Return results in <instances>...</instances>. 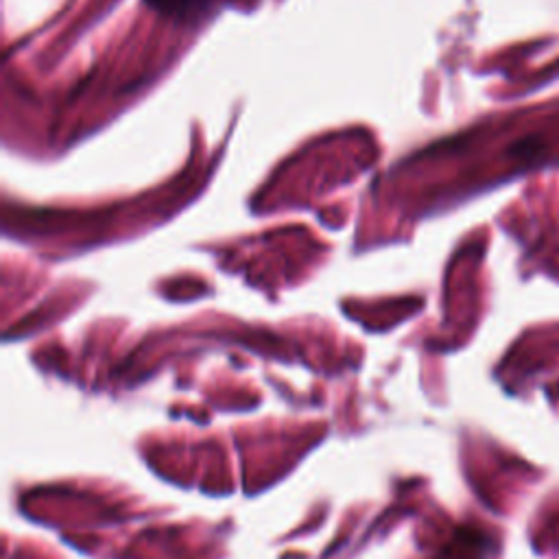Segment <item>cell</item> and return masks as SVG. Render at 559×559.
Here are the masks:
<instances>
[{"mask_svg": "<svg viewBox=\"0 0 559 559\" xmlns=\"http://www.w3.org/2000/svg\"><path fill=\"white\" fill-rule=\"evenodd\" d=\"M162 11L168 13H181V11H190V7H197L199 0H153Z\"/></svg>", "mask_w": 559, "mask_h": 559, "instance_id": "6da1fadb", "label": "cell"}]
</instances>
